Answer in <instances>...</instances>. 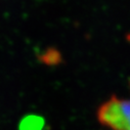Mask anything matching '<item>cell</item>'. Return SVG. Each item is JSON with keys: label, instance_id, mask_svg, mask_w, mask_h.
<instances>
[{"label": "cell", "instance_id": "cell-1", "mask_svg": "<svg viewBox=\"0 0 130 130\" xmlns=\"http://www.w3.org/2000/svg\"><path fill=\"white\" fill-rule=\"evenodd\" d=\"M99 122L112 130H130V100L111 96L97 109Z\"/></svg>", "mask_w": 130, "mask_h": 130}, {"label": "cell", "instance_id": "cell-2", "mask_svg": "<svg viewBox=\"0 0 130 130\" xmlns=\"http://www.w3.org/2000/svg\"><path fill=\"white\" fill-rule=\"evenodd\" d=\"M44 120L41 117L31 115L25 117L20 123V130H43Z\"/></svg>", "mask_w": 130, "mask_h": 130}]
</instances>
